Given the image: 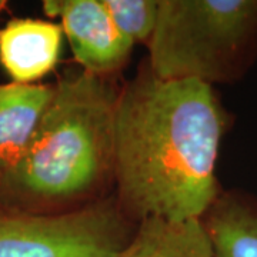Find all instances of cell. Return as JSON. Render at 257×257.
<instances>
[{
	"mask_svg": "<svg viewBox=\"0 0 257 257\" xmlns=\"http://www.w3.org/2000/svg\"><path fill=\"white\" fill-rule=\"evenodd\" d=\"M226 123L211 84L162 79L143 64L116 101L114 183L121 211L136 224L202 220L223 190L216 169Z\"/></svg>",
	"mask_w": 257,
	"mask_h": 257,
	"instance_id": "6da1fadb",
	"label": "cell"
},
{
	"mask_svg": "<svg viewBox=\"0 0 257 257\" xmlns=\"http://www.w3.org/2000/svg\"><path fill=\"white\" fill-rule=\"evenodd\" d=\"M110 77L80 73L55 93L19 165L0 180L19 197L63 211L101 199L114 182V113Z\"/></svg>",
	"mask_w": 257,
	"mask_h": 257,
	"instance_id": "7a4b0ae2",
	"label": "cell"
},
{
	"mask_svg": "<svg viewBox=\"0 0 257 257\" xmlns=\"http://www.w3.org/2000/svg\"><path fill=\"white\" fill-rule=\"evenodd\" d=\"M147 47L157 77L239 82L257 62V0H160Z\"/></svg>",
	"mask_w": 257,
	"mask_h": 257,
	"instance_id": "3957f363",
	"label": "cell"
},
{
	"mask_svg": "<svg viewBox=\"0 0 257 257\" xmlns=\"http://www.w3.org/2000/svg\"><path fill=\"white\" fill-rule=\"evenodd\" d=\"M116 199L53 213H2L0 257H117L136 227Z\"/></svg>",
	"mask_w": 257,
	"mask_h": 257,
	"instance_id": "277c9868",
	"label": "cell"
},
{
	"mask_svg": "<svg viewBox=\"0 0 257 257\" xmlns=\"http://www.w3.org/2000/svg\"><path fill=\"white\" fill-rule=\"evenodd\" d=\"M43 10L60 20L83 72L110 77L127 64L135 45L114 25L103 0H45Z\"/></svg>",
	"mask_w": 257,
	"mask_h": 257,
	"instance_id": "5b68a950",
	"label": "cell"
},
{
	"mask_svg": "<svg viewBox=\"0 0 257 257\" xmlns=\"http://www.w3.org/2000/svg\"><path fill=\"white\" fill-rule=\"evenodd\" d=\"M63 29L42 19H12L0 29V63L12 80L32 84L59 62Z\"/></svg>",
	"mask_w": 257,
	"mask_h": 257,
	"instance_id": "8992f818",
	"label": "cell"
},
{
	"mask_svg": "<svg viewBox=\"0 0 257 257\" xmlns=\"http://www.w3.org/2000/svg\"><path fill=\"white\" fill-rule=\"evenodd\" d=\"M53 93L49 84H0V180L25 156Z\"/></svg>",
	"mask_w": 257,
	"mask_h": 257,
	"instance_id": "52a82bcc",
	"label": "cell"
},
{
	"mask_svg": "<svg viewBox=\"0 0 257 257\" xmlns=\"http://www.w3.org/2000/svg\"><path fill=\"white\" fill-rule=\"evenodd\" d=\"M202 224L214 257H257L256 196L240 189L221 190Z\"/></svg>",
	"mask_w": 257,
	"mask_h": 257,
	"instance_id": "ba28073f",
	"label": "cell"
},
{
	"mask_svg": "<svg viewBox=\"0 0 257 257\" xmlns=\"http://www.w3.org/2000/svg\"><path fill=\"white\" fill-rule=\"evenodd\" d=\"M117 257H214L202 220L146 219Z\"/></svg>",
	"mask_w": 257,
	"mask_h": 257,
	"instance_id": "9c48e42d",
	"label": "cell"
},
{
	"mask_svg": "<svg viewBox=\"0 0 257 257\" xmlns=\"http://www.w3.org/2000/svg\"><path fill=\"white\" fill-rule=\"evenodd\" d=\"M123 36L133 43L149 45L159 19L160 0H103Z\"/></svg>",
	"mask_w": 257,
	"mask_h": 257,
	"instance_id": "30bf717a",
	"label": "cell"
},
{
	"mask_svg": "<svg viewBox=\"0 0 257 257\" xmlns=\"http://www.w3.org/2000/svg\"><path fill=\"white\" fill-rule=\"evenodd\" d=\"M5 6H6V2L5 0H0V13H2V10L5 9Z\"/></svg>",
	"mask_w": 257,
	"mask_h": 257,
	"instance_id": "8fae6325",
	"label": "cell"
}]
</instances>
